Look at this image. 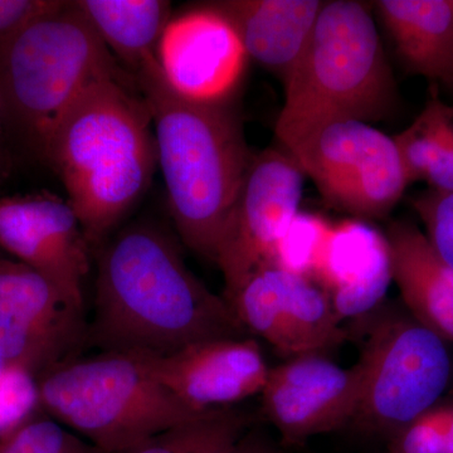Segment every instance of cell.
I'll return each instance as SVG.
<instances>
[{"mask_svg":"<svg viewBox=\"0 0 453 453\" xmlns=\"http://www.w3.org/2000/svg\"><path fill=\"white\" fill-rule=\"evenodd\" d=\"M241 329L231 305L199 281L159 226H127L101 253L89 333L104 350L162 357L204 340L241 338Z\"/></svg>","mask_w":453,"mask_h":453,"instance_id":"cell-1","label":"cell"},{"mask_svg":"<svg viewBox=\"0 0 453 453\" xmlns=\"http://www.w3.org/2000/svg\"><path fill=\"white\" fill-rule=\"evenodd\" d=\"M43 160L64 184L86 240L100 243L159 166L153 119L135 79L94 83L59 122Z\"/></svg>","mask_w":453,"mask_h":453,"instance_id":"cell-2","label":"cell"},{"mask_svg":"<svg viewBox=\"0 0 453 453\" xmlns=\"http://www.w3.org/2000/svg\"><path fill=\"white\" fill-rule=\"evenodd\" d=\"M135 81L153 119L175 228L187 247L216 262L255 157L242 125L225 104L199 105L177 96L164 81L157 58L135 74Z\"/></svg>","mask_w":453,"mask_h":453,"instance_id":"cell-3","label":"cell"},{"mask_svg":"<svg viewBox=\"0 0 453 453\" xmlns=\"http://www.w3.org/2000/svg\"><path fill=\"white\" fill-rule=\"evenodd\" d=\"M276 136L288 149L327 122L381 120L395 105V82L368 7L324 3L303 56L286 77Z\"/></svg>","mask_w":453,"mask_h":453,"instance_id":"cell-4","label":"cell"},{"mask_svg":"<svg viewBox=\"0 0 453 453\" xmlns=\"http://www.w3.org/2000/svg\"><path fill=\"white\" fill-rule=\"evenodd\" d=\"M134 79L76 2H61L0 47L5 121L40 159L59 122L94 83Z\"/></svg>","mask_w":453,"mask_h":453,"instance_id":"cell-5","label":"cell"},{"mask_svg":"<svg viewBox=\"0 0 453 453\" xmlns=\"http://www.w3.org/2000/svg\"><path fill=\"white\" fill-rule=\"evenodd\" d=\"M35 386L38 407L103 453H120L211 412L179 401L155 377L148 356L131 351L71 357Z\"/></svg>","mask_w":453,"mask_h":453,"instance_id":"cell-6","label":"cell"},{"mask_svg":"<svg viewBox=\"0 0 453 453\" xmlns=\"http://www.w3.org/2000/svg\"><path fill=\"white\" fill-rule=\"evenodd\" d=\"M369 324L359 363L365 392L353 425L392 437L443 401L453 377L451 344L404 308H383Z\"/></svg>","mask_w":453,"mask_h":453,"instance_id":"cell-7","label":"cell"},{"mask_svg":"<svg viewBox=\"0 0 453 453\" xmlns=\"http://www.w3.org/2000/svg\"><path fill=\"white\" fill-rule=\"evenodd\" d=\"M286 151L325 201L357 219L388 216L410 184L395 138L368 122H327Z\"/></svg>","mask_w":453,"mask_h":453,"instance_id":"cell-8","label":"cell"},{"mask_svg":"<svg viewBox=\"0 0 453 453\" xmlns=\"http://www.w3.org/2000/svg\"><path fill=\"white\" fill-rule=\"evenodd\" d=\"M303 179L286 150L268 148L253 157L217 252L226 303L255 271L270 264L277 241L300 211Z\"/></svg>","mask_w":453,"mask_h":453,"instance_id":"cell-9","label":"cell"},{"mask_svg":"<svg viewBox=\"0 0 453 453\" xmlns=\"http://www.w3.org/2000/svg\"><path fill=\"white\" fill-rule=\"evenodd\" d=\"M86 334L85 312L52 283L14 258L0 257V365L37 380L71 359Z\"/></svg>","mask_w":453,"mask_h":453,"instance_id":"cell-10","label":"cell"},{"mask_svg":"<svg viewBox=\"0 0 453 453\" xmlns=\"http://www.w3.org/2000/svg\"><path fill=\"white\" fill-rule=\"evenodd\" d=\"M229 305L242 327L286 357L323 354L347 338L324 291L273 264L255 271Z\"/></svg>","mask_w":453,"mask_h":453,"instance_id":"cell-11","label":"cell"},{"mask_svg":"<svg viewBox=\"0 0 453 453\" xmlns=\"http://www.w3.org/2000/svg\"><path fill=\"white\" fill-rule=\"evenodd\" d=\"M0 247L85 312L89 243L67 199L47 192L0 199Z\"/></svg>","mask_w":453,"mask_h":453,"instance_id":"cell-12","label":"cell"},{"mask_svg":"<svg viewBox=\"0 0 453 453\" xmlns=\"http://www.w3.org/2000/svg\"><path fill=\"white\" fill-rule=\"evenodd\" d=\"M155 58L177 96L199 105H222L240 85L249 55L234 23L211 5L172 16Z\"/></svg>","mask_w":453,"mask_h":453,"instance_id":"cell-13","label":"cell"},{"mask_svg":"<svg viewBox=\"0 0 453 453\" xmlns=\"http://www.w3.org/2000/svg\"><path fill=\"white\" fill-rule=\"evenodd\" d=\"M363 392L359 362L342 368L323 354H308L270 369L261 395L267 418L295 443L353 425Z\"/></svg>","mask_w":453,"mask_h":453,"instance_id":"cell-14","label":"cell"},{"mask_svg":"<svg viewBox=\"0 0 453 453\" xmlns=\"http://www.w3.org/2000/svg\"><path fill=\"white\" fill-rule=\"evenodd\" d=\"M148 360L157 380L199 412L258 395L270 372L257 342L241 338L204 340Z\"/></svg>","mask_w":453,"mask_h":453,"instance_id":"cell-15","label":"cell"},{"mask_svg":"<svg viewBox=\"0 0 453 453\" xmlns=\"http://www.w3.org/2000/svg\"><path fill=\"white\" fill-rule=\"evenodd\" d=\"M310 280L326 295L340 320L371 315L393 282L386 234L363 219L333 223Z\"/></svg>","mask_w":453,"mask_h":453,"instance_id":"cell-16","label":"cell"},{"mask_svg":"<svg viewBox=\"0 0 453 453\" xmlns=\"http://www.w3.org/2000/svg\"><path fill=\"white\" fill-rule=\"evenodd\" d=\"M386 237L404 309L453 345V266L411 222L390 223Z\"/></svg>","mask_w":453,"mask_h":453,"instance_id":"cell-17","label":"cell"},{"mask_svg":"<svg viewBox=\"0 0 453 453\" xmlns=\"http://www.w3.org/2000/svg\"><path fill=\"white\" fill-rule=\"evenodd\" d=\"M324 2L228 0L214 7L235 27L247 55L283 81L299 62Z\"/></svg>","mask_w":453,"mask_h":453,"instance_id":"cell-18","label":"cell"},{"mask_svg":"<svg viewBox=\"0 0 453 453\" xmlns=\"http://www.w3.org/2000/svg\"><path fill=\"white\" fill-rule=\"evenodd\" d=\"M374 5L404 65L453 86L451 0H380Z\"/></svg>","mask_w":453,"mask_h":453,"instance_id":"cell-19","label":"cell"},{"mask_svg":"<svg viewBox=\"0 0 453 453\" xmlns=\"http://www.w3.org/2000/svg\"><path fill=\"white\" fill-rule=\"evenodd\" d=\"M119 64L135 79L154 61L164 28L172 18L165 0H76Z\"/></svg>","mask_w":453,"mask_h":453,"instance_id":"cell-20","label":"cell"},{"mask_svg":"<svg viewBox=\"0 0 453 453\" xmlns=\"http://www.w3.org/2000/svg\"><path fill=\"white\" fill-rule=\"evenodd\" d=\"M410 183L453 190V106L434 95L418 118L395 136Z\"/></svg>","mask_w":453,"mask_h":453,"instance_id":"cell-21","label":"cell"},{"mask_svg":"<svg viewBox=\"0 0 453 453\" xmlns=\"http://www.w3.org/2000/svg\"><path fill=\"white\" fill-rule=\"evenodd\" d=\"M243 426L240 414L219 408L120 453H205L242 434Z\"/></svg>","mask_w":453,"mask_h":453,"instance_id":"cell-22","label":"cell"},{"mask_svg":"<svg viewBox=\"0 0 453 453\" xmlns=\"http://www.w3.org/2000/svg\"><path fill=\"white\" fill-rule=\"evenodd\" d=\"M0 453H103L49 414L27 417L0 434Z\"/></svg>","mask_w":453,"mask_h":453,"instance_id":"cell-23","label":"cell"},{"mask_svg":"<svg viewBox=\"0 0 453 453\" xmlns=\"http://www.w3.org/2000/svg\"><path fill=\"white\" fill-rule=\"evenodd\" d=\"M332 226L320 214L299 211L277 241L270 264L294 275L311 279Z\"/></svg>","mask_w":453,"mask_h":453,"instance_id":"cell-24","label":"cell"},{"mask_svg":"<svg viewBox=\"0 0 453 453\" xmlns=\"http://www.w3.org/2000/svg\"><path fill=\"white\" fill-rule=\"evenodd\" d=\"M387 453H453V401H441L388 438Z\"/></svg>","mask_w":453,"mask_h":453,"instance_id":"cell-25","label":"cell"},{"mask_svg":"<svg viewBox=\"0 0 453 453\" xmlns=\"http://www.w3.org/2000/svg\"><path fill=\"white\" fill-rule=\"evenodd\" d=\"M412 205L428 242L453 266V190L429 189L417 196Z\"/></svg>","mask_w":453,"mask_h":453,"instance_id":"cell-26","label":"cell"},{"mask_svg":"<svg viewBox=\"0 0 453 453\" xmlns=\"http://www.w3.org/2000/svg\"><path fill=\"white\" fill-rule=\"evenodd\" d=\"M57 0H0V47L28 23L49 12Z\"/></svg>","mask_w":453,"mask_h":453,"instance_id":"cell-27","label":"cell"},{"mask_svg":"<svg viewBox=\"0 0 453 453\" xmlns=\"http://www.w3.org/2000/svg\"><path fill=\"white\" fill-rule=\"evenodd\" d=\"M205 453H280L261 441L251 440L240 436L226 440L219 445L211 447Z\"/></svg>","mask_w":453,"mask_h":453,"instance_id":"cell-28","label":"cell"},{"mask_svg":"<svg viewBox=\"0 0 453 453\" xmlns=\"http://www.w3.org/2000/svg\"><path fill=\"white\" fill-rule=\"evenodd\" d=\"M4 110H3L2 98H0V138H2L3 125H4Z\"/></svg>","mask_w":453,"mask_h":453,"instance_id":"cell-29","label":"cell"},{"mask_svg":"<svg viewBox=\"0 0 453 453\" xmlns=\"http://www.w3.org/2000/svg\"><path fill=\"white\" fill-rule=\"evenodd\" d=\"M452 5H453V0H451Z\"/></svg>","mask_w":453,"mask_h":453,"instance_id":"cell-30","label":"cell"}]
</instances>
